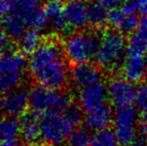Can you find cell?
Listing matches in <instances>:
<instances>
[{"label":"cell","instance_id":"1f68e13d","mask_svg":"<svg viewBox=\"0 0 147 146\" xmlns=\"http://www.w3.org/2000/svg\"><path fill=\"white\" fill-rule=\"evenodd\" d=\"M136 32H138L139 34L147 38V15L142 16L139 19V24H138V28Z\"/></svg>","mask_w":147,"mask_h":146},{"label":"cell","instance_id":"484cf974","mask_svg":"<svg viewBox=\"0 0 147 146\" xmlns=\"http://www.w3.org/2000/svg\"><path fill=\"white\" fill-rule=\"evenodd\" d=\"M67 118L71 121L74 126H78L84 120V110L80 106L79 103H71L65 110H63Z\"/></svg>","mask_w":147,"mask_h":146},{"label":"cell","instance_id":"d590c367","mask_svg":"<svg viewBox=\"0 0 147 146\" xmlns=\"http://www.w3.org/2000/svg\"><path fill=\"white\" fill-rule=\"evenodd\" d=\"M38 146H53V145H49V144H43V145H38Z\"/></svg>","mask_w":147,"mask_h":146},{"label":"cell","instance_id":"f1b7e54d","mask_svg":"<svg viewBox=\"0 0 147 146\" xmlns=\"http://www.w3.org/2000/svg\"><path fill=\"white\" fill-rule=\"evenodd\" d=\"M19 0H0V16H5L13 12Z\"/></svg>","mask_w":147,"mask_h":146},{"label":"cell","instance_id":"8992f818","mask_svg":"<svg viewBox=\"0 0 147 146\" xmlns=\"http://www.w3.org/2000/svg\"><path fill=\"white\" fill-rule=\"evenodd\" d=\"M73 96L67 91L34 86L29 91L30 107L36 113H45L52 110H65L73 103Z\"/></svg>","mask_w":147,"mask_h":146},{"label":"cell","instance_id":"d6a6232c","mask_svg":"<svg viewBox=\"0 0 147 146\" xmlns=\"http://www.w3.org/2000/svg\"><path fill=\"white\" fill-rule=\"evenodd\" d=\"M8 35L6 34V32L4 31V29L2 28V26H0V51L4 50L6 47L8 46Z\"/></svg>","mask_w":147,"mask_h":146},{"label":"cell","instance_id":"3957f363","mask_svg":"<svg viewBox=\"0 0 147 146\" xmlns=\"http://www.w3.org/2000/svg\"><path fill=\"white\" fill-rule=\"evenodd\" d=\"M103 31L96 29L72 32L63 43L65 57L72 65L88 63L96 59Z\"/></svg>","mask_w":147,"mask_h":146},{"label":"cell","instance_id":"5b68a950","mask_svg":"<svg viewBox=\"0 0 147 146\" xmlns=\"http://www.w3.org/2000/svg\"><path fill=\"white\" fill-rule=\"evenodd\" d=\"M26 58L21 52L9 50L0 56V93H8L18 87L24 77Z\"/></svg>","mask_w":147,"mask_h":146},{"label":"cell","instance_id":"d6986e66","mask_svg":"<svg viewBox=\"0 0 147 146\" xmlns=\"http://www.w3.org/2000/svg\"><path fill=\"white\" fill-rule=\"evenodd\" d=\"M42 42V37L39 31L30 29L18 40V49L23 55H32Z\"/></svg>","mask_w":147,"mask_h":146},{"label":"cell","instance_id":"e575fe53","mask_svg":"<svg viewBox=\"0 0 147 146\" xmlns=\"http://www.w3.org/2000/svg\"><path fill=\"white\" fill-rule=\"evenodd\" d=\"M3 111H4V99H2L0 97V115H1V113Z\"/></svg>","mask_w":147,"mask_h":146},{"label":"cell","instance_id":"d4e9b609","mask_svg":"<svg viewBox=\"0 0 147 146\" xmlns=\"http://www.w3.org/2000/svg\"><path fill=\"white\" fill-rule=\"evenodd\" d=\"M138 24H139V19L138 17L133 14V15H126L123 21L119 25V27L116 30L122 33L124 36H131L134 32H136L138 28Z\"/></svg>","mask_w":147,"mask_h":146},{"label":"cell","instance_id":"4316f807","mask_svg":"<svg viewBox=\"0 0 147 146\" xmlns=\"http://www.w3.org/2000/svg\"><path fill=\"white\" fill-rule=\"evenodd\" d=\"M125 13L121 8H114L107 11L106 23L112 29H117L123 19L125 18Z\"/></svg>","mask_w":147,"mask_h":146},{"label":"cell","instance_id":"74e56055","mask_svg":"<svg viewBox=\"0 0 147 146\" xmlns=\"http://www.w3.org/2000/svg\"><path fill=\"white\" fill-rule=\"evenodd\" d=\"M146 60H147V55H146Z\"/></svg>","mask_w":147,"mask_h":146},{"label":"cell","instance_id":"4fadbf2b","mask_svg":"<svg viewBox=\"0 0 147 146\" xmlns=\"http://www.w3.org/2000/svg\"><path fill=\"white\" fill-rule=\"evenodd\" d=\"M120 77L135 84L147 83V60L145 56H128L122 66Z\"/></svg>","mask_w":147,"mask_h":146},{"label":"cell","instance_id":"7a4b0ae2","mask_svg":"<svg viewBox=\"0 0 147 146\" xmlns=\"http://www.w3.org/2000/svg\"><path fill=\"white\" fill-rule=\"evenodd\" d=\"M126 37L116 29H105L96 56V64L107 73L109 79L120 76L125 62Z\"/></svg>","mask_w":147,"mask_h":146},{"label":"cell","instance_id":"9c48e42d","mask_svg":"<svg viewBox=\"0 0 147 146\" xmlns=\"http://www.w3.org/2000/svg\"><path fill=\"white\" fill-rule=\"evenodd\" d=\"M78 103L84 112H91L109 100L107 84L105 82L94 84L80 90Z\"/></svg>","mask_w":147,"mask_h":146},{"label":"cell","instance_id":"ffe728a7","mask_svg":"<svg viewBox=\"0 0 147 146\" xmlns=\"http://www.w3.org/2000/svg\"><path fill=\"white\" fill-rule=\"evenodd\" d=\"M139 115L140 114L138 113L137 106H134L132 104L119 106L114 112V123H113V126L137 124Z\"/></svg>","mask_w":147,"mask_h":146},{"label":"cell","instance_id":"9a60e30c","mask_svg":"<svg viewBox=\"0 0 147 146\" xmlns=\"http://www.w3.org/2000/svg\"><path fill=\"white\" fill-rule=\"evenodd\" d=\"M20 136L22 140L28 145H32L41 138L40 134V117L38 113L32 112L25 113L20 120Z\"/></svg>","mask_w":147,"mask_h":146},{"label":"cell","instance_id":"cb8c5ba5","mask_svg":"<svg viewBox=\"0 0 147 146\" xmlns=\"http://www.w3.org/2000/svg\"><path fill=\"white\" fill-rule=\"evenodd\" d=\"M92 136L91 130L87 127H77L70 134L68 144L69 146H91Z\"/></svg>","mask_w":147,"mask_h":146},{"label":"cell","instance_id":"8fae6325","mask_svg":"<svg viewBox=\"0 0 147 146\" xmlns=\"http://www.w3.org/2000/svg\"><path fill=\"white\" fill-rule=\"evenodd\" d=\"M114 112L112 102L108 100L96 109L87 113L84 118V125L90 130L95 131L112 127L114 123Z\"/></svg>","mask_w":147,"mask_h":146},{"label":"cell","instance_id":"5bb4252c","mask_svg":"<svg viewBox=\"0 0 147 146\" xmlns=\"http://www.w3.org/2000/svg\"><path fill=\"white\" fill-rule=\"evenodd\" d=\"M64 5L62 0H47L44 11L48 18V24L55 33H72L64 16Z\"/></svg>","mask_w":147,"mask_h":146},{"label":"cell","instance_id":"44dd1931","mask_svg":"<svg viewBox=\"0 0 147 146\" xmlns=\"http://www.w3.org/2000/svg\"><path fill=\"white\" fill-rule=\"evenodd\" d=\"M127 56H146L147 55V38L138 32H134L127 39L126 46Z\"/></svg>","mask_w":147,"mask_h":146},{"label":"cell","instance_id":"2e32d148","mask_svg":"<svg viewBox=\"0 0 147 146\" xmlns=\"http://www.w3.org/2000/svg\"><path fill=\"white\" fill-rule=\"evenodd\" d=\"M1 26L8 37L15 40H19L27 32L28 27L25 16L14 12L3 16Z\"/></svg>","mask_w":147,"mask_h":146},{"label":"cell","instance_id":"7c38bea8","mask_svg":"<svg viewBox=\"0 0 147 146\" xmlns=\"http://www.w3.org/2000/svg\"><path fill=\"white\" fill-rule=\"evenodd\" d=\"M29 104V91L25 87H20L6 93L4 98V112L8 116H23Z\"/></svg>","mask_w":147,"mask_h":146},{"label":"cell","instance_id":"30bf717a","mask_svg":"<svg viewBox=\"0 0 147 146\" xmlns=\"http://www.w3.org/2000/svg\"><path fill=\"white\" fill-rule=\"evenodd\" d=\"M64 16L71 31L82 30L88 24V4L85 0H67Z\"/></svg>","mask_w":147,"mask_h":146},{"label":"cell","instance_id":"7402d4cb","mask_svg":"<svg viewBox=\"0 0 147 146\" xmlns=\"http://www.w3.org/2000/svg\"><path fill=\"white\" fill-rule=\"evenodd\" d=\"M117 138L112 127L96 131L92 136L91 146H117Z\"/></svg>","mask_w":147,"mask_h":146},{"label":"cell","instance_id":"83f0119b","mask_svg":"<svg viewBox=\"0 0 147 146\" xmlns=\"http://www.w3.org/2000/svg\"><path fill=\"white\" fill-rule=\"evenodd\" d=\"M136 106L141 113H147V83L142 84L137 90Z\"/></svg>","mask_w":147,"mask_h":146},{"label":"cell","instance_id":"4dcf8cb0","mask_svg":"<svg viewBox=\"0 0 147 146\" xmlns=\"http://www.w3.org/2000/svg\"><path fill=\"white\" fill-rule=\"evenodd\" d=\"M131 1L140 15H147V0H131Z\"/></svg>","mask_w":147,"mask_h":146},{"label":"cell","instance_id":"6da1fadb","mask_svg":"<svg viewBox=\"0 0 147 146\" xmlns=\"http://www.w3.org/2000/svg\"><path fill=\"white\" fill-rule=\"evenodd\" d=\"M28 69L38 85L51 89L62 90L70 80L63 45L54 38L44 40L30 55Z\"/></svg>","mask_w":147,"mask_h":146},{"label":"cell","instance_id":"f546056e","mask_svg":"<svg viewBox=\"0 0 147 146\" xmlns=\"http://www.w3.org/2000/svg\"><path fill=\"white\" fill-rule=\"evenodd\" d=\"M103 7H105L107 10L114 9V8H120L122 7L126 0H97Z\"/></svg>","mask_w":147,"mask_h":146},{"label":"cell","instance_id":"ac0fdd59","mask_svg":"<svg viewBox=\"0 0 147 146\" xmlns=\"http://www.w3.org/2000/svg\"><path fill=\"white\" fill-rule=\"evenodd\" d=\"M108 10L103 7L98 1H93L88 4V24H90L93 29L104 31Z\"/></svg>","mask_w":147,"mask_h":146},{"label":"cell","instance_id":"836d02e7","mask_svg":"<svg viewBox=\"0 0 147 146\" xmlns=\"http://www.w3.org/2000/svg\"><path fill=\"white\" fill-rule=\"evenodd\" d=\"M0 146H20L16 142V140L12 141H4V142H0Z\"/></svg>","mask_w":147,"mask_h":146},{"label":"cell","instance_id":"52a82bcc","mask_svg":"<svg viewBox=\"0 0 147 146\" xmlns=\"http://www.w3.org/2000/svg\"><path fill=\"white\" fill-rule=\"evenodd\" d=\"M108 79L107 73L92 62L73 65L70 70V81L80 90L100 82H107Z\"/></svg>","mask_w":147,"mask_h":146},{"label":"cell","instance_id":"8d00e7d4","mask_svg":"<svg viewBox=\"0 0 147 146\" xmlns=\"http://www.w3.org/2000/svg\"><path fill=\"white\" fill-rule=\"evenodd\" d=\"M0 56H1V51H0Z\"/></svg>","mask_w":147,"mask_h":146},{"label":"cell","instance_id":"ba28073f","mask_svg":"<svg viewBox=\"0 0 147 146\" xmlns=\"http://www.w3.org/2000/svg\"><path fill=\"white\" fill-rule=\"evenodd\" d=\"M107 90L109 100L112 102L113 105H116L118 107L130 105L136 100L137 90L135 85L120 76L108 79Z\"/></svg>","mask_w":147,"mask_h":146},{"label":"cell","instance_id":"e0dca14e","mask_svg":"<svg viewBox=\"0 0 147 146\" xmlns=\"http://www.w3.org/2000/svg\"><path fill=\"white\" fill-rule=\"evenodd\" d=\"M20 121L16 117H0V142L15 140L20 135Z\"/></svg>","mask_w":147,"mask_h":146},{"label":"cell","instance_id":"603a6c76","mask_svg":"<svg viewBox=\"0 0 147 146\" xmlns=\"http://www.w3.org/2000/svg\"><path fill=\"white\" fill-rule=\"evenodd\" d=\"M25 18L28 27H30L31 29L37 30V31L43 30L48 25V18L46 16V13H45L44 9L40 7L35 8L27 16H25Z\"/></svg>","mask_w":147,"mask_h":146},{"label":"cell","instance_id":"277c9868","mask_svg":"<svg viewBox=\"0 0 147 146\" xmlns=\"http://www.w3.org/2000/svg\"><path fill=\"white\" fill-rule=\"evenodd\" d=\"M74 125L63 110H52L40 116L41 139L49 145H60L68 140Z\"/></svg>","mask_w":147,"mask_h":146}]
</instances>
